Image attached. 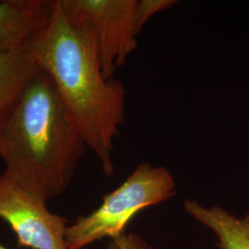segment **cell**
Here are the masks:
<instances>
[{
	"label": "cell",
	"mask_w": 249,
	"mask_h": 249,
	"mask_svg": "<svg viewBox=\"0 0 249 249\" xmlns=\"http://www.w3.org/2000/svg\"><path fill=\"white\" fill-rule=\"evenodd\" d=\"M31 39L17 49L0 54V133L28 83L41 70Z\"/></svg>",
	"instance_id": "obj_6"
},
{
	"label": "cell",
	"mask_w": 249,
	"mask_h": 249,
	"mask_svg": "<svg viewBox=\"0 0 249 249\" xmlns=\"http://www.w3.org/2000/svg\"><path fill=\"white\" fill-rule=\"evenodd\" d=\"M86 148L53 80L40 70L1 130L6 172L47 201L67 190Z\"/></svg>",
	"instance_id": "obj_2"
},
{
	"label": "cell",
	"mask_w": 249,
	"mask_h": 249,
	"mask_svg": "<svg viewBox=\"0 0 249 249\" xmlns=\"http://www.w3.org/2000/svg\"><path fill=\"white\" fill-rule=\"evenodd\" d=\"M187 213L213 231L220 249H249V212L239 218L221 207L206 208L196 200L184 201Z\"/></svg>",
	"instance_id": "obj_8"
},
{
	"label": "cell",
	"mask_w": 249,
	"mask_h": 249,
	"mask_svg": "<svg viewBox=\"0 0 249 249\" xmlns=\"http://www.w3.org/2000/svg\"><path fill=\"white\" fill-rule=\"evenodd\" d=\"M66 9L90 31L107 79L136 49L138 0H62Z\"/></svg>",
	"instance_id": "obj_4"
},
{
	"label": "cell",
	"mask_w": 249,
	"mask_h": 249,
	"mask_svg": "<svg viewBox=\"0 0 249 249\" xmlns=\"http://www.w3.org/2000/svg\"><path fill=\"white\" fill-rule=\"evenodd\" d=\"M107 249H153L147 243L133 233H124L113 239Z\"/></svg>",
	"instance_id": "obj_10"
},
{
	"label": "cell",
	"mask_w": 249,
	"mask_h": 249,
	"mask_svg": "<svg viewBox=\"0 0 249 249\" xmlns=\"http://www.w3.org/2000/svg\"><path fill=\"white\" fill-rule=\"evenodd\" d=\"M0 219L16 233L18 247L68 249L66 231L70 221L51 213L45 200L28 191L6 171L0 176Z\"/></svg>",
	"instance_id": "obj_5"
},
{
	"label": "cell",
	"mask_w": 249,
	"mask_h": 249,
	"mask_svg": "<svg viewBox=\"0 0 249 249\" xmlns=\"http://www.w3.org/2000/svg\"><path fill=\"white\" fill-rule=\"evenodd\" d=\"M176 0H140L136 9V24L138 32L141 34L143 27L149 19L161 10L169 9L176 5Z\"/></svg>",
	"instance_id": "obj_9"
},
{
	"label": "cell",
	"mask_w": 249,
	"mask_h": 249,
	"mask_svg": "<svg viewBox=\"0 0 249 249\" xmlns=\"http://www.w3.org/2000/svg\"><path fill=\"white\" fill-rule=\"evenodd\" d=\"M46 8L45 0L0 1V54L26 44L36 34Z\"/></svg>",
	"instance_id": "obj_7"
},
{
	"label": "cell",
	"mask_w": 249,
	"mask_h": 249,
	"mask_svg": "<svg viewBox=\"0 0 249 249\" xmlns=\"http://www.w3.org/2000/svg\"><path fill=\"white\" fill-rule=\"evenodd\" d=\"M0 249H9L8 248H6V247H4L1 243H0Z\"/></svg>",
	"instance_id": "obj_11"
},
{
	"label": "cell",
	"mask_w": 249,
	"mask_h": 249,
	"mask_svg": "<svg viewBox=\"0 0 249 249\" xmlns=\"http://www.w3.org/2000/svg\"><path fill=\"white\" fill-rule=\"evenodd\" d=\"M177 193L174 177L163 166L149 162L138 165L133 173L98 208L80 216L66 231L68 249H83L104 238L116 239L142 210L168 200Z\"/></svg>",
	"instance_id": "obj_3"
},
{
	"label": "cell",
	"mask_w": 249,
	"mask_h": 249,
	"mask_svg": "<svg viewBox=\"0 0 249 249\" xmlns=\"http://www.w3.org/2000/svg\"><path fill=\"white\" fill-rule=\"evenodd\" d=\"M31 44L40 69L53 80L104 174L113 176L114 143L125 121L124 83L105 77L90 31L66 9L62 0L47 1Z\"/></svg>",
	"instance_id": "obj_1"
}]
</instances>
